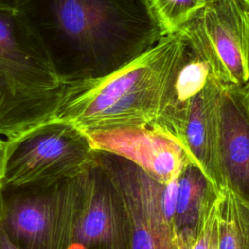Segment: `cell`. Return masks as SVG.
<instances>
[{
	"mask_svg": "<svg viewBox=\"0 0 249 249\" xmlns=\"http://www.w3.org/2000/svg\"><path fill=\"white\" fill-rule=\"evenodd\" d=\"M30 0H0V6L15 10H21Z\"/></svg>",
	"mask_w": 249,
	"mask_h": 249,
	"instance_id": "obj_16",
	"label": "cell"
},
{
	"mask_svg": "<svg viewBox=\"0 0 249 249\" xmlns=\"http://www.w3.org/2000/svg\"><path fill=\"white\" fill-rule=\"evenodd\" d=\"M0 249H18L7 237L5 232L0 227Z\"/></svg>",
	"mask_w": 249,
	"mask_h": 249,
	"instance_id": "obj_17",
	"label": "cell"
},
{
	"mask_svg": "<svg viewBox=\"0 0 249 249\" xmlns=\"http://www.w3.org/2000/svg\"><path fill=\"white\" fill-rule=\"evenodd\" d=\"M163 36L175 34L194 18L206 0H145Z\"/></svg>",
	"mask_w": 249,
	"mask_h": 249,
	"instance_id": "obj_14",
	"label": "cell"
},
{
	"mask_svg": "<svg viewBox=\"0 0 249 249\" xmlns=\"http://www.w3.org/2000/svg\"><path fill=\"white\" fill-rule=\"evenodd\" d=\"M122 197L129 231V249H175L173 232L162 209V185L119 156L96 151Z\"/></svg>",
	"mask_w": 249,
	"mask_h": 249,
	"instance_id": "obj_8",
	"label": "cell"
},
{
	"mask_svg": "<svg viewBox=\"0 0 249 249\" xmlns=\"http://www.w3.org/2000/svg\"><path fill=\"white\" fill-rule=\"evenodd\" d=\"M220 163L226 187L249 203V116L236 86L222 85Z\"/></svg>",
	"mask_w": 249,
	"mask_h": 249,
	"instance_id": "obj_11",
	"label": "cell"
},
{
	"mask_svg": "<svg viewBox=\"0 0 249 249\" xmlns=\"http://www.w3.org/2000/svg\"><path fill=\"white\" fill-rule=\"evenodd\" d=\"M222 84L210 73L190 103L181 145L220 194L226 187L220 163Z\"/></svg>",
	"mask_w": 249,
	"mask_h": 249,
	"instance_id": "obj_10",
	"label": "cell"
},
{
	"mask_svg": "<svg viewBox=\"0 0 249 249\" xmlns=\"http://www.w3.org/2000/svg\"><path fill=\"white\" fill-rule=\"evenodd\" d=\"M5 154V141L0 138V194L2 189V174H3V163Z\"/></svg>",
	"mask_w": 249,
	"mask_h": 249,
	"instance_id": "obj_18",
	"label": "cell"
},
{
	"mask_svg": "<svg viewBox=\"0 0 249 249\" xmlns=\"http://www.w3.org/2000/svg\"><path fill=\"white\" fill-rule=\"evenodd\" d=\"M218 249H249V203L225 187L216 207Z\"/></svg>",
	"mask_w": 249,
	"mask_h": 249,
	"instance_id": "obj_13",
	"label": "cell"
},
{
	"mask_svg": "<svg viewBox=\"0 0 249 249\" xmlns=\"http://www.w3.org/2000/svg\"><path fill=\"white\" fill-rule=\"evenodd\" d=\"M65 88L24 14L0 6V135L55 118Z\"/></svg>",
	"mask_w": 249,
	"mask_h": 249,
	"instance_id": "obj_3",
	"label": "cell"
},
{
	"mask_svg": "<svg viewBox=\"0 0 249 249\" xmlns=\"http://www.w3.org/2000/svg\"><path fill=\"white\" fill-rule=\"evenodd\" d=\"M76 176L2 186L0 227L17 248L71 249Z\"/></svg>",
	"mask_w": 249,
	"mask_h": 249,
	"instance_id": "obj_4",
	"label": "cell"
},
{
	"mask_svg": "<svg viewBox=\"0 0 249 249\" xmlns=\"http://www.w3.org/2000/svg\"><path fill=\"white\" fill-rule=\"evenodd\" d=\"M84 132L94 150L129 160L163 186L176 179L188 164L195 163L177 140L154 124Z\"/></svg>",
	"mask_w": 249,
	"mask_h": 249,
	"instance_id": "obj_9",
	"label": "cell"
},
{
	"mask_svg": "<svg viewBox=\"0 0 249 249\" xmlns=\"http://www.w3.org/2000/svg\"><path fill=\"white\" fill-rule=\"evenodd\" d=\"M94 158L81 128L53 118L5 141L2 186L74 177Z\"/></svg>",
	"mask_w": 249,
	"mask_h": 249,
	"instance_id": "obj_5",
	"label": "cell"
},
{
	"mask_svg": "<svg viewBox=\"0 0 249 249\" xmlns=\"http://www.w3.org/2000/svg\"><path fill=\"white\" fill-rule=\"evenodd\" d=\"M241 1H242L243 5L245 6V8L247 9V11L249 12V0H241Z\"/></svg>",
	"mask_w": 249,
	"mask_h": 249,
	"instance_id": "obj_19",
	"label": "cell"
},
{
	"mask_svg": "<svg viewBox=\"0 0 249 249\" xmlns=\"http://www.w3.org/2000/svg\"><path fill=\"white\" fill-rule=\"evenodd\" d=\"M180 32L222 85L249 79V12L241 0H206Z\"/></svg>",
	"mask_w": 249,
	"mask_h": 249,
	"instance_id": "obj_6",
	"label": "cell"
},
{
	"mask_svg": "<svg viewBox=\"0 0 249 249\" xmlns=\"http://www.w3.org/2000/svg\"><path fill=\"white\" fill-rule=\"evenodd\" d=\"M219 193L195 163L188 164L177 177L174 206L169 220L175 249H191L207 213Z\"/></svg>",
	"mask_w": 249,
	"mask_h": 249,
	"instance_id": "obj_12",
	"label": "cell"
},
{
	"mask_svg": "<svg viewBox=\"0 0 249 249\" xmlns=\"http://www.w3.org/2000/svg\"><path fill=\"white\" fill-rule=\"evenodd\" d=\"M237 88H238V91H239L242 103L244 105V108L249 116V79L243 85Z\"/></svg>",
	"mask_w": 249,
	"mask_h": 249,
	"instance_id": "obj_15",
	"label": "cell"
},
{
	"mask_svg": "<svg viewBox=\"0 0 249 249\" xmlns=\"http://www.w3.org/2000/svg\"><path fill=\"white\" fill-rule=\"evenodd\" d=\"M71 249H129L124 206L112 178L96 159L76 176Z\"/></svg>",
	"mask_w": 249,
	"mask_h": 249,
	"instance_id": "obj_7",
	"label": "cell"
},
{
	"mask_svg": "<svg viewBox=\"0 0 249 249\" xmlns=\"http://www.w3.org/2000/svg\"><path fill=\"white\" fill-rule=\"evenodd\" d=\"M20 11L64 84L109 74L163 37L145 0H30Z\"/></svg>",
	"mask_w": 249,
	"mask_h": 249,
	"instance_id": "obj_1",
	"label": "cell"
},
{
	"mask_svg": "<svg viewBox=\"0 0 249 249\" xmlns=\"http://www.w3.org/2000/svg\"><path fill=\"white\" fill-rule=\"evenodd\" d=\"M187 52L177 32L109 74L66 84L55 118L83 131L152 124Z\"/></svg>",
	"mask_w": 249,
	"mask_h": 249,
	"instance_id": "obj_2",
	"label": "cell"
}]
</instances>
